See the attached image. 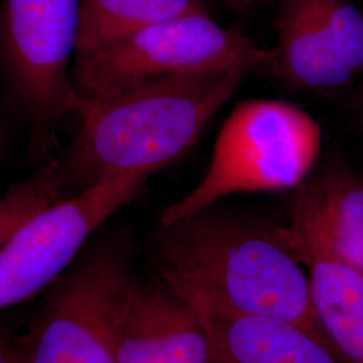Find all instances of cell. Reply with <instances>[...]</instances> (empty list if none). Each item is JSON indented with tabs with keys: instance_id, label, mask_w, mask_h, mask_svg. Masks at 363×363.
<instances>
[{
	"instance_id": "9a60e30c",
	"label": "cell",
	"mask_w": 363,
	"mask_h": 363,
	"mask_svg": "<svg viewBox=\"0 0 363 363\" xmlns=\"http://www.w3.org/2000/svg\"><path fill=\"white\" fill-rule=\"evenodd\" d=\"M0 363H22L21 349L0 337Z\"/></svg>"
},
{
	"instance_id": "5bb4252c",
	"label": "cell",
	"mask_w": 363,
	"mask_h": 363,
	"mask_svg": "<svg viewBox=\"0 0 363 363\" xmlns=\"http://www.w3.org/2000/svg\"><path fill=\"white\" fill-rule=\"evenodd\" d=\"M38 208V198L25 187H15L0 201V247Z\"/></svg>"
},
{
	"instance_id": "6da1fadb",
	"label": "cell",
	"mask_w": 363,
	"mask_h": 363,
	"mask_svg": "<svg viewBox=\"0 0 363 363\" xmlns=\"http://www.w3.org/2000/svg\"><path fill=\"white\" fill-rule=\"evenodd\" d=\"M156 261L162 284L193 307L318 328L308 273L288 226L214 205L162 225Z\"/></svg>"
},
{
	"instance_id": "5b68a950",
	"label": "cell",
	"mask_w": 363,
	"mask_h": 363,
	"mask_svg": "<svg viewBox=\"0 0 363 363\" xmlns=\"http://www.w3.org/2000/svg\"><path fill=\"white\" fill-rule=\"evenodd\" d=\"M150 177L130 172L100 179L21 223L0 247V312L55 283L96 230L140 194Z\"/></svg>"
},
{
	"instance_id": "9c48e42d",
	"label": "cell",
	"mask_w": 363,
	"mask_h": 363,
	"mask_svg": "<svg viewBox=\"0 0 363 363\" xmlns=\"http://www.w3.org/2000/svg\"><path fill=\"white\" fill-rule=\"evenodd\" d=\"M295 191L291 233L363 272V178L335 162Z\"/></svg>"
},
{
	"instance_id": "52a82bcc",
	"label": "cell",
	"mask_w": 363,
	"mask_h": 363,
	"mask_svg": "<svg viewBox=\"0 0 363 363\" xmlns=\"http://www.w3.org/2000/svg\"><path fill=\"white\" fill-rule=\"evenodd\" d=\"M130 277L115 247H99L73 264L21 347L22 363H117V313Z\"/></svg>"
},
{
	"instance_id": "7c38bea8",
	"label": "cell",
	"mask_w": 363,
	"mask_h": 363,
	"mask_svg": "<svg viewBox=\"0 0 363 363\" xmlns=\"http://www.w3.org/2000/svg\"><path fill=\"white\" fill-rule=\"evenodd\" d=\"M289 234L308 273L315 325L343 362L363 363L362 271Z\"/></svg>"
},
{
	"instance_id": "8992f818",
	"label": "cell",
	"mask_w": 363,
	"mask_h": 363,
	"mask_svg": "<svg viewBox=\"0 0 363 363\" xmlns=\"http://www.w3.org/2000/svg\"><path fill=\"white\" fill-rule=\"evenodd\" d=\"M81 0H3L0 64L30 118L50 125L76 113Z\"/></svg>"
},
{
	"instance_id": "2e32d148",
	"label": "cell",
	"mask_w": 363,
	"mask_h": 363,
	"mask_svg": "<svg viewBox=\"0 0 363 363\" xmlns=\"http://www.w3.org/2000/svg\"><path fill=\"white\" fill-rule=\"evenodd\" d=\"M256 0H222V3L232 11L242 13L247 10Z\"/></svg>"
},
{
	"instance_id": "e0dca14e",
	"label": "cell",
	"mask_w": 363,
	"mask_h": 363,
	"mask_svg": "<svg viewBox=\"0 0 363 363\" xmlns=\"http://www.w3.org/2000/svg\"><path fill=\"white\" fill-rule=\"evenodd\" d=\"M357 105H358V111H359V113H361V116H362L363 118V84L362 86H361V89H359V93H358Z\"/></svg>"
},
{
	"instance_id": "277c9868",
	"label": "cell",
	"mask_w": 363,
	"mask_h": 363,
	"mask_svg": "<svg viewBox=\"0 0 363 363\" xmlns=\"http://www.w3.org/2000/svg\"><path fill=\"white\" fill-rule=\"evenodd\" d=\"M274 49L195 13L147 27L116 45L77 60L74 84L81 99L130 84L214 72L237 65L272 69Z\"/></svg>"
},
{
	"instance_id": "ba28073f",
	"label": "cell",
	"mask_w": 363,
	"mask_h": 363,
	"mask_svg": "<svg viewBox=\"0 0 363 363\" xmlns=\"http://www.w3.org/2000/svg\"><path fill=\"white\" fill-rule=\"evenodd\" d=\"M116 357L117 363H208V333L198 312L169 288L130 277L117 313Z\"/></svg>"
},
{
	"instance_id": "8fae6325",
	"label": "cell",
	"mask_w": 363,
	"mask_h": 363,
	"mask_svg": "<svg viewBox=\"0 0 363 363\" xmlns=\"http://www.w3.org/2000/svg\"><path fill=\"white\" fill-rule=\"evenodd\" d=\"M272 69L300 91H335L355 79L328 34L313 0H281Z\"/></svg>"
},
{
	"instance_id": "3957f363",
	"label": "cell",
	"mask_w": 363,
	"mask_h": 363,
	"mask_svg": "<svg viewBox=\"0 0 363 363\" xmlns=\"http://www.w3.org/2000/svg\"><path fill=\"white\" fill-rule=\"evenodd\" d=\"M320 148V125L303 108L273 99L242 101L223 123L205 175L164 210L160 225L230 195L296 190L311 177Z\"/></svg>"
},
{
	"instance_id": "4fadbf2b",
	"label": "cell",
	"mask_w": 363,
	"mask_h": 363,
	"mask_svg": "<svg viewBox=\"0 0 363 363\" xmlns=\"http://www.w3.org/2000/svg\"><path fill=\"white\" fill-rule=\"evenodd\" d=\"M195 13H208L203 0H81L77 60L147 27Z\"/></svg>"
},
{
	"instance_id": "30bf717a",
	"label": "cell",
	"mask_w": 363,
	"mask_h": 363,
	"mask_svg": "<svg viewBox=\"0 0 363 363\" xmlns=\"http://www.w3.org/2000/svg\"><path fill=\"white\" fill-rule=\"evenodd\" d=\"M193 308L208 333V363H345L311 325Z\"/></svg>"
},
{
	"instance_id": "7a4b0ae2",
	"label": "cell",
	"mask_w": 363,
	"mask_h": 363,
	"mask_svg": "<svg viewBox=\"0 0 363 363\" xmlns=\"http://www.w3.org/2000/svg\"><path fill=\"white\" fill-rule=\"evenodd\" d=\"M253 67L157 78L81 99L67 169L81 187L130 172L155 174L186 155Z\"/></svg>"
}]
</instances>
